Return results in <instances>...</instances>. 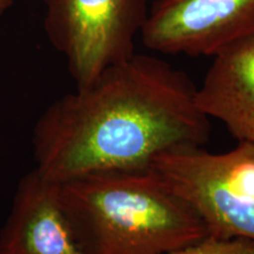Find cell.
<instances>
[{"mask_svg":"<svg viewBox=\"0 0 254 254\" xmlns=\"http://www.w3.org/2000/svg\"><path fill=\"white\" fill-rule=\"evenodd\" d=\"M0 254H85L64 208L59 183L37 168L18 183L0 231Z\"/></svg>","mask_w":254,"mask_h":254,"instance_id":"obj_6","label":"cell"},{"mask_svg":"<svg viewBox=\"0 0 254 254\" xmlns=\"http://www.w3.org/2000/svg\"><path fill=\"white\" fill-rule=\"evenodd\" d=\"M13 2L14 0H0V18L12 7Z\"/></svg>","mask_w":254,"mask_h":254,"instance_id":"obj_9","label":"cell"},{"mask_svg":"<svg viewBox=\"0 0 254 254\" xmlns=\"http://www.w3.org/2000/svg\"><path fill=\"white\" fill-rule=\"evenodd\" d=\"M44 27L77 87L135 55L148 0H44Z\"/></svg>","mask_w":254,"mask_h":254,"instance_id":"obj_4","label":"cell"},{"mask_svg":"<svg viewBox=\"0 0 254 254\" xmlns=\"http://www.w3.org/2000/svg\"><path fill=\"white\" fill-rule=\"evenodd\" d=\"M196 99L238 141L254 144V33L213 57Z\"/></svg>","mask_w":254,"mask_h":254,"instance_id":"obj_7","label":"cell"},{"mask_svg":"<svg viewBox=\"0 0 254 254\" xmlns=\"http://www.w3.org/2000/svg\"><path fill=\"white\" fill-rule=\"evenodd\" d=\"M85 254H171L209 237L204 221L153 168L59 183Z\"/></svg>","mask_w":254,"mask_h":254,"instance_id":"obj_2","label":"cell"},{"mask_svg":"<svg viewBox=\"0 0 254 254\" xmlns=\"http://www.w3.org/2000/svg\"><path fill=\"white\" fill-rule=\"evenodd\" d=\"M254 33V0H154L140 33L161 55L213 57Z\"/></svg>","mask_w":254,"mask_h":254,"instance_id":"obj_5","label":"cell"},{"mask_svg":"<svg viewBox=\"0 0 254 254\" xmlns=\"http://www.w3.org/2000/svg\"><path fill=\"white\" fill-rule=\"evenodd\" d=\"M152 168L198 213L209 237L254 240V144L239 141L222 153L172 152Z\"/></svg>","mask_w":254,"mask_h":254,"instance_id":"obj_3","label":"cell"},{"mask_svg":"<svg viewBox=\"0 0 254 254\" xmlns=\"http://www.w3.org/2000/svg\"><path fill=\"white\" fill-rule=\"evenodd\" d=\"M171 254H254V240L247 238L207 237Z\"/></svg>","mask_w":254,"mask_h":254,"instance_id":"obj_8","label":"cell"},{"mask_svg":"<svg viewBox=\"0 0 254 254\" xmlns=\"http://www.w3.org/2000/svg\"><path fill=\"white\" fill-rule=\"evenodd\" d=\"M183 69L135 53L51 104L33 129L40 173L64 183L151 170L160 155L204 147L211 122Z\"/></svg>","mask_w":254,"mask_h":254,"instance_id":"obj_1","label":"cell"}]
</instances>
